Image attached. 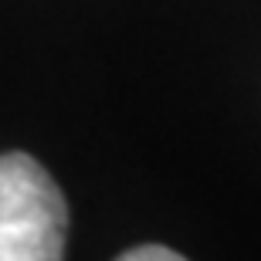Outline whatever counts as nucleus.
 I'll return each mask as SVG.
<instances>
[{"label": "nucleus", "mask_w": 261, "mask_h": 261, "mask_svg": "<svg viewBox=\"0 0 261 261\" xmlns=\"http://www.w3.org/2000/svg\"><path fill=\"white\" fill-rule=\"evenodd\" d=\"M68 207L48 170L28 153L0 156V261H58Z\"/></svg>", "instance_id": "obj_1"}, {"label": "nucleus", "mask_w": 261, "mask_h": 261, "mask_svg": "<svg viewBox=\"0 0 261 261\" xmlns=\"http://www.w3.org/2000/svg\"><path fill=\"white\" fill-rule=\"evenodd\" d=\"M180 258H184L180 251L163 248V244H143V248H129L119 254V261H180Z\"/></svg>", "instance_id": "obj_2"}]
</instances>
